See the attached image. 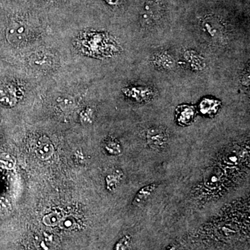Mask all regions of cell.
Returning a JSON list of instances; mask_svg holds the SVG:
<instances>
[{"mask_svg":"<svg viewBox=\"0 0 250 250\" xmlns=\"http://www.w3.org/2000/svg\"><path fill=\"white\" fill-rule=\"evenodd\" d=\"M146 138L150 148L161 151L166 148L169 140V135L164 127H153L147 132Z\"/></svg>","mask_w":250,"mask_h":250,"instance_id":"obj_1","label":"cell"},{"mask_svg":"<svg viewBox=\"0 0 250 250\" xmlns=\"http://www.w3.org/2000/svg\"><path fill=\"white\" fill-rule=\"evenodd\" d=\"M160 6L158 3L154 1H148L144 7L141 14V21L144 25L150 26L154 24L160 15Z\"/></svg>","mask_w":250,"mask_h":250,"instance_id":"obj_2","label":"cell"},{"mask_svg":"<svg viewBox=\"0 0 250 250\" xmlns=\"http://www.w3.org/2000/svg\"><path fill=\"white\" fill-rule=\"evenodd\" d=\"M6 38L11 43H22L27 39V31L26 27L21 24H12L6 32Z\"/></svg>","mask_w":250,"mask_h":250,"instance_id":"obj_3","label":"cell"},{"mask_svg":"<svg viewBox=\"0 0 250 250\" xmlns=\"http://www.w3.org/2000/svg\"><path fill=\"white\" fill-rule=\"evenodd\" d=\"M54 152L53 145L49 138L42 137L39 139L35 150L38 157L41 160L48 159L53 155Z\"/></svg>","mask_w":250,"mask_h":250,"instance_id":"obj_4","label":"cell"},{"mask_svg":"<svg viewBox=\"0 0 250 250\" xmlns=\"http://www.w3.org/2000/svg\"><path fill=\"white\" fill-rule=\"evenodd\" d=\"M176 111V120L181 125H189L192 123L195 115L193 107L188 105L181 106Z\"/></svg>","mask_w":250,"mask_h":250,"instance_id":"obj_5","label":"cell"},{"mask_svg":"<svg viewBox=\"0 0 250 250\" xmlns=\"http://www.w3.org/2000/svg\"><path fill=\"white\" fill-rule=\"evenodd\" d=\"M157 186L156 184H151L144 186L135 194L132 204L135 207H138V206L143 204L144 202H146L150 198V196L156 191Z\"/></svg>","mask_w":250,"mask_h":250,"instance_id":"obj_6","label":"cell"},{"mask_svg":"<svg viewBox=\"0 0 250 250\" xmlns=\"http://www.w3.org/2000/svg\"><path fill=\"white\" fill-rule=\"evenodd\" d=\"M153 61L154 65L163 69H171L174 63V58L167 52H161L155 55Z\"/></svg>","mask_w":250,"mask_h":250,"instance_id":"obj_7","label":"cell"},{"mask_svg":"<svg viewBox=\"0 0 250 250\" xmlns=\"http://www.w3.org/2000/svg\"><path fill=\"white\" fill-rule=\"evenodd\" d=\"M220 103L212 99H204L199 105L201 112L204 115L213 116L218 112Z\"/></svg>","mask_w":250,"mask_h":250,"instance_id":"obj_8","label":"cell"},{"mask_svg":"<svg viewBox=\"0 0 250 250\" xmlns=\"http://www.w3.org/2000/svg\"><path fill=\"white\" fill-rule=\"evenodd\" d=\"M186 60L193 69L199 70L204 69L205 66L204 58L198 54L193 51H188L185 53Z\"/></svg>","mask_w":250,"mask_h":250,"instance_id":"obj_9","label":"cell"},{"mask_svg":"<svg viewBox=\"0 0 250 250\" xmlns=\"http://www.w3.org/2000/svg\"><path fill=\"white\" fill-rule=\"evenodd\" d=\"M63 217L60 215L59 213L57 212H52L51 213L47 214L42 219L43 223L47 226L55 227L59 224L60 220H61Z\"/></svg>","mask_w":250,"mask_h":250,"instance_id":"obj_10","label":"cell"},{"mask_svg":"<svg viewBox=\"0 0 250 250\" xmlns=\"http://www.w3.org/2000/svg\"><path fill=\"white\" fill-rule=\"evenodd\" d=\"M204 29H206L209 35L212 37H217L221 34V27L220 24L217 23L215 21H207L204 23Z\"/></svg>","mask_w":250,"mask_h":250,"instance_id":"obj_11","label":"cell"},{"mask_svg":"<svg viewBox=\"0 0 250 250\" xmlns=\"http://www.w3.org/2000/svg\"><path fill=\"white\" fill-rule=\"evenodd\" d=\"M58 225L63 230H70L75 228L77 225V222L73 217L68 216L62 218Z\"/></svg>","mask_w":250,"mask_h":250,"instance_id":"obj_12","label":"cell"},{"mask_svg":"<svg viewBox=\"0 0 250 250\" xmlns=\"http://www.w3.org/2000/svg\"><path fill=\"white\" fill-rule=\"evenodd\" d=\"M131 242H132V237L129 235L123 236L116 243L114 250H127L130 248Z\"/></svg>","mask_w":250,"mask_h":250,"instance_id":"obj_13","label":"cell"},{"mask_svg":"<svg viewBox=\"0 0 250 250\" xmlns=\"http://www.w3.org/2000/svg\"><path fill=\"white\" fill-rule=\"evenodd\" d=\"M106 149L111 154H119L120 153V145L115 141L108 142Z\"/></svg>","mask_w":250,"mask_h":250,"instance_id":"obj_14","label":"cell"},{"mask_svg":"<svg viewBox=\"0 0 250 250\" xmlns=\"http://www.w3.org/2000/svg\"><path fill=\"white\" fill-rule=\"evenodd\" d=\"M117 1V0H108V1H109V3H115V1Z\"/></svg>","mask_w":250,"mask_h":250,"instance_id":"obj_15","label":"cell"}]
</instances>
